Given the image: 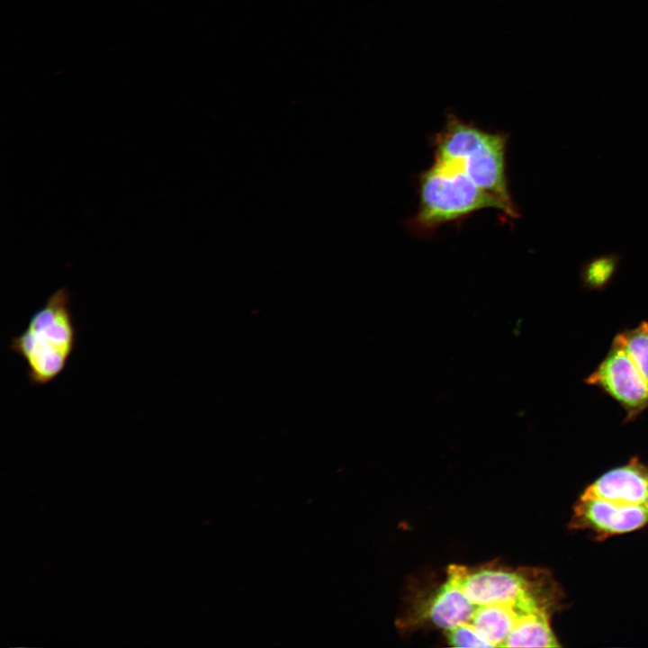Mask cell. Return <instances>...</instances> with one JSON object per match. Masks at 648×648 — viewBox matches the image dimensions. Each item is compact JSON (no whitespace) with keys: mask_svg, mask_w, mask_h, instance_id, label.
<instances>
[{"mask_svg":"<svg viewBox=\"0 0 648 648\" xmlns=\"http://www.w3.org/2000/svg\"><path fill=\"white\" fill-rule=\"evenodd\" d=\"M77 343L71 293L61 287L30 317L25 328L13 337L9 350L26 365L32 386H45L66 370Z\"/></svg>","mask_w":648,"mask_h":648,"instance_id":"1","label":"cell"},{"mask_svg":"<svg viewBox=\"0 0 648 648\" xmlns=\"http://www.w3.org/2000/svg\"><path fill=\"white\" fill-rule=\"evenodd\" d=\"M419 204L416 225L425 230L461 219L475 212L493 209L517 218L516 207L477 185L452 160L435 158L419 177Z\"/></svg>","mask_w":648,"mask_h":648,"instance_id":"2","label":"cell"},{"mask_svg":"<svg viewBox=\"0 0 648 648\" xmlns=\"http://www.w3.org/2000/svg\"><path fill=\"white\" fill-rule=\"evenodd\" d=\"M507 137L464 122L448 113L435 139V158L456 162L480 187L515 207L506 176Z\"/></svg>","mask_w":648,"mask_h":648,"instance_id":"3","label":"cell"},{"mask_svg":"<svg viewBox=\"0 0 648 648\" xmlns=\"http://www.w3.org/2000/svg\"><path fill=\"white\" fill-rule=\"evenodd\" d=\"M447 577L462 590L476 608L491 604H512L553 611L557 601L554 584L541 571L504 568L472 569L452 564Z\"/></svg>","mask_w":648,"mask_h":648,"instance_id":"4","label":"cell"},{"mask_svg":"<svg viewBox=\"0 0 648 648\" xmlns=\"http://www.w3.org/2000/svg\"><path fill=\"white\" fill-rule=\"evenodd\" d=\"M584 382L597 387L624 410V423L634 421L648 409V382L626 349L615 339L603 360Z\"/></svg>","mask_w":648,"mask_h":648,"instance_id":"5","label":"cell"},{"mask_svg":"<svg viewBox=\"0 0 648 648\" xmlns=\"http://www.w3.org/2000/svg\"><path fill=\"white\" fill-rule=\"evenodd\" d=\"M647 523L648 504H626L580 496L573 509L571 526L590 529L606 536L632 532Z\"/></svg>","mask_w":648,"mask_h":648,"instance_id":"6","label":"cell"},{"mask_svg":"<svg viewBox=\"0 0 648 648\" xmlns=\"http://www.w3.org/2000/svg\"><path fill=\"white\" fill-rule=\"evenodd\" d=\"M581 497L626 504H648V465L637 457L609 470L589 485Z\"/></svg>","mask_w":648,"mask_h":648,"instance_id":"7","label":"cell"},{"mask_svg":"<svg viewBox=\"0 0 648 648\" xmlns=\"http://www.w3.org/2000/svg\"><path fill=\"white\" fill-rule=\"evenodd\" d=\"M476 607L449 577L425 604L422 616L435 626L448 631L469 624Z\"/></svg>","mask_w":648,"mask_h":648,"instance_id":"8","label":"cell"},{"mask_svg":"<svg viewBox=\"0 0 648 648\" xmlns=\"http://www.w3.org/2000/svg\"><path fill=\"white\" fill-rule=\"evenodd\" d=\"M534 611L547 610L512 604L481 606L476 608L470 623L465 625L473 628L488 647H504L519 617Z\"/></svg>","mask_w":648,"mask_h":648,"instance_id":"9","label":"cell"},{"mask_svg":"<svg viewBox=\"0 0 648 648\" xmlns=\"http://www.w3.org/2000/svg\"><path fill=\"white\" fill-rule=\"evenodd\" d=\"M547 611L529 612L515 624L504 647H559Z\"/></svg>","mask_w":648,"mask_h":648,"instance_id":"10","label":"cell"},{"mask_svg":"<svg viewBox=\"0 0 648 648\" xmlns=\"http://www.w3.org/2000/svg\"><path fill=\"white\" fill-rule=\"evenodd\" d=\"M614 339L626 349L648 382V321L621 330Z\"/></svg>","mask_w":648,"mask_h":648,"instance_id":"11","label":"cell"},{"mask_svg":"<svg viewBox=\"0 0 648 648\" xmlns=\"http://www.w3.org/2000/svg\"><path fill=\"white\" fill-rule=\"evenodd\" d=\"M617 254L602 255L588 261L581 271L584 287L590 290H603L611 282L619 264Z\"/></svg>","mask_w":648,"mask_h":648,"instance_id":"12","label":"cell"},{"mask_svg":"<svg viewBox=\"0 0 648 648\" xmlns=\"http://www.w3.org/2000/svg\"><path fill=\"white\" fill-rule=\"evenodd\" d=\"M450 645L454 647H488L476 631L468 625H461L446 631Z\"/></svg>","mask_w":648,"mask_h":648,"instance_id":"13","label":"cell"}]
</instances>
